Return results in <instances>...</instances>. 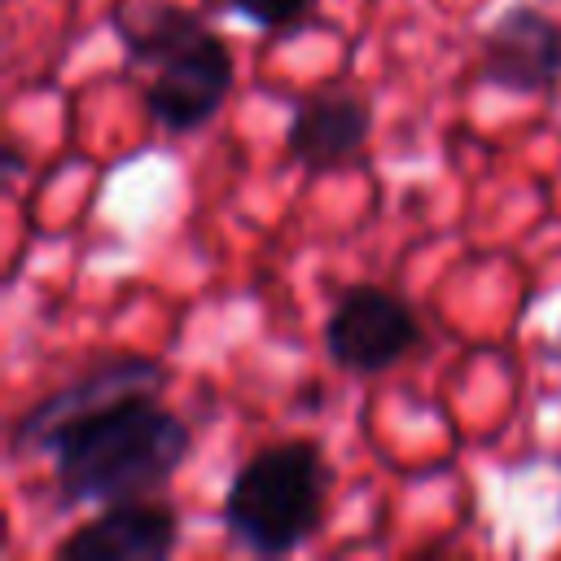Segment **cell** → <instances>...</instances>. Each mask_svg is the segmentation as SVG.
Segmentation results:
<instances>
[{
    "label": "cell",
    "instance_id": "cell-1",
    "mask_svg": "<svg viewBox=\"0 0 561 561\" xmlns=\"http://www.w3.org/2000/svg\"><path fill=\"white\" fill-rule=\"evenodd\" d=\"M193 447L188 425L149 399H127L83 425H75L53 447V473L66 504H118L149 500L171 482Z\"/></svg>",
    "mask_w": 561,
    "mask_h": 561
},
{
    "label": "cell",
    "instance_id": "cell-4",
    "mask_svg": "<svg viewBox=\"0 0 561 561\" xmlns=\"http://www.w3.org/2000/svg\"><path fill=\"white\" fill-rule=\"evenodd\" d=\"M167 386V368L162 359L149 355H110L101 364H92L88 373H79L75 381L57 386L53 394H44L35 408L22 412V421L9 434V451L13 456H35V451H53L75 425L127 403V399H149Z\"/></svg>",
    "mask_w": 561,
    "mask_h": 561
},
{
    "label": "cell",
    "instance_id": "cell-3",
    "mask_svg": "<svg viewBox=\"0 0 561 561\" xmlns=\"http://www.w3.org/2000/svg\"><path fill=\"white\" fill-rule=\"evenodd\" d=\"M329 504V465L316 443L285 438L254 451L224 491V526L228 535L259 552L285 557L307 543Z\"/></svg>",
    "mask_w": 561,
    "mask_h": 561
},
{
    "label": "cell",
    "instance_id": "cell-8",
    "mask_svg": "<svg viewBox=\"0 0 561 561\" xmlns=\"http://www.w3.org/2000/svg\"><path fill=\"white\" fill-rule=\"evenodd\" d=\"M368 131H373V110L364 96L324 92V96H307L294 105L285 149H289V162L320 175V171L351 162L364 149Z\"/></svg>",
    "mask_w": 561,
    "mask_h": 561
},
{
    "label": "cell",
    "instance_id": "cell-9",
    "mask_svg": "<svg viewBox=\"0 0 561 561\" xmlns=\"http://www.w3.org/2000/svg\"><path fill=\"white\" fill-rule=\"evenodd\" d=\"M311 4H316V0H232V9H237L241 18H250L254 26H267V31L289 26V22L302 18Z\"/></svg>",
    "mask_w": 561,
    "mask_h": 561
},
{
    "label": "cell",
    "instance_id": "cell-2",
    "mask_svg": "<svg viewBox=\"0 0 561 561\" xmlns=\"http://www.w3.org/2000/svg\"><path fill=\"white\" fill-rule=\"evenodd\" d=\"M114 26L131 61L149 66L145 105L171 131H197L210 123L232 88V53L202 22V13L180 4H140L131 18L118 9Z\"/></svg>",
    "mask_w": 561,
    "mask_h": 561
},
{
    "label": "cell",
    "instance_id": "cell-7",
    "mask_svg": "<svg viewBox=\"0 0 561 561\" xmlns=\"http://www.w3.org/2000/svg\"><path fill=\"white\" fill-rule=\"evenodd\" d=\"M180 522L167 504L118 500L57 543L61 561H162L175 548Z\"/></svg>",
    "mask_w": 561,
    "mask_h": 561
},
{
    "label": "cell",
    "instance_id": "cell-5",
    "mask_svg": "<svg viewBox=\"0 0 561 561\" xmlns=\"http://www.w3.org/2000/svg\"><path fill=\"white\" fill-rule=\"evenodd\" d=\"M416 337L421 329L412 307L377 285H355L351 294H342L324 324V346L333 364L359 377L386 373L390 364H399L416 346Z\"/></svg>",
    "mask_w": 561,
    "mask_h": 561
},
{
    "label": "cell",
    "instance_id": "cell-6",
    "mask_svg": "<svg viewBox=\"0 0 561 561\" xmlns=\"http://www.w3.org/2000/svg\"><path fill=\"white\" fill-rule=\"evenodd\" d=\"M482 75L504 92H543L561 79V22L513 4L482 39Z\"/></svg>",
    "mask_w": 561,
    "mask_h": 561
}]
</instances>
